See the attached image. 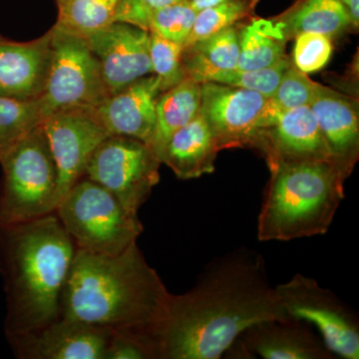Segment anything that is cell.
Instances as JSON below:
<instances>
[{
	"instance_id": "cell-25",
	"label": "cell",
	"mask_w": 359,
	"mask_h": 359,
	"mask_svg": "<svg viewBox=\"0 0 359 359\" xmlns=\"http://www.w3.org/2000/svg\"><path fill=\"white\" fill-rule=\"evenodd\" d=\"M41 122L39 100L21 101L0 96V160Z\"/></svg>"
},
{
	"instance_id": "cell-4",
	"label": "cell",
	"mask_w": 359,
	"mask_h": 359,
	"mask_svg": "<svg viewBox=\"0 0 359 359\" xmlns=\"http://www.w3.org/2000/svg\"><path fill=\"white\" fill-rule=\"evenodd\" d=\"M257 218L261 242L325 235L344 198V178L330 161L276 162Z\"/></svg>"
},
{
	"instance_id": "cell-36",
	"label": "cell",
	"mask_w": 359,
	"mask_h": 359,
	"mask_svg": "<svg viewBox=\"0 0 359 359\" xmlns=\"http://www.w3.org/2000/svg\"><path fill=\"white\" fill-rule=\"evenodd\" d=\"M340 1H341V2H346V0H340Z\"/></svg>"
},
{
	"instance_id": "cell-32",
	"label": "cell",
	"mask_w": 359,
	"mask_h": 359,
	"mask_svg": "<svg viewBox=\"0 0 359 359\" xmlns=\"http://www.w3.org/2000/svg\"><path fill=\"white\" fill-rule=\"evenodd\" d=\"M105 359H157L150 335L131 330L113 332Z\"/></svg>"
},
{
	"instance_id": "cell-34",
	"label": "cell",
	"mask_w": 359,
	"mask_h": 359,
	"mask_svg": "<svg viewBox=\"0 0 359 359\" xmlns=\"http://www.w3.org/2000/svg\"><path fill=\"white\" fill-rule=\"evenodd\" d=\"M346 7L347 13H348L349 20H351V29H358L359 27V0H346L344 2Z\"/></svg>"
},
{
	"instance_id": "cell-37",
	"label": "cell",
	"mask_w": 359,
	"mask_h": 359,
	"mask_svg": "<svg viewBox=\"0 0 359 359\" xmlns=\"http://www.w3.org/2000/svg\"><path fill=\"white\" fill-rule=\"evenodd\" d=\"M56 1H57V0H56Z\"/></svg>"
},
{
	"instance_id": "cell-24",
	"label": "cell",
	"mask_w": 359,
	"mask_h": 359,
	"mask_svg": "<svg viewBox=\"0 0 359 359\" xmlns=\"http://www.w3.org/2000/svg\"><path fill=\"white\" fill-rule=\"evenodd\" d=\"M55 25L68 32L88 36L114 22L119 0H57Z\"/></svg>"
},
{
	"instance_id": "cell-23",
	"label": "cell",
	"mask_w": 359,
	"mask_h": 359,
	"mask_svg": "<svg viewBox=\"0 0 359 359\" xmlns=\"http://www.w3.org/2000/svg\"><path fill=\"white\" fill-rule=\"evenodd\" d=\"M238 69L268 67L287 56V33L280 21L252 18L240 26Z\"/></svg>"
},
{
	"instance_id": "cell-22",
	"label": "cell",
	"mask_w": 359,
	"mask_h": 359,
	"mask_svg": "<svg viewBox=\"0 0 359 359\" xmlns=\"http://www.w3.org/2000/svg\"><path fill=\"white\" fill-rule=\"evenodd\" d=\"M275 18L282 23L289 40L302 33L332 39L351 29L346 7L340 0H297Z\"/></svg>"
},
{
	"instance_id": "cell-13",
	"label": "cell",
	"mask_w": 359,
	"mask_h": 359,
	"mask_svg": "<svg viewBox=\"0 0 359 359\" xmlns=\"http://www.w3.org/2000/svg\"><path fill=\"white\" fill-rule=\"evenodd\" d=\"M113 330L59 318L44 327L7 337L23 359H105Z\"/></svg>"
},
{
	"instance_id": "cell-7",
	"label": "cell",
	"mask_w": 359,
	"mask_h": 359,
	"mask_svg": "<svg viewBox=\"0 0 359 359\" xmlns=\"http://www.w3.org/2000/svg\"><path fill=\"white\" fill-rule=\"evenodd\" d=\"M50 30V70L39 99L42 120L61 111L96 109L109 93L86 37L56 25Z\"/></svg>"
},
{
	"instance_id": "cell-35",
	"label": "cell",
	"mask_w": 359,
	"mask_h": 359,
	"mask_svg": "<svg viewBox=\"0 0 359 359\" xmlns=\"http://www.w3.org/2000/svg\"><path fill=\"white\" fill-rule=\"evenodd\" d=\"M231 1V0H188L191 6L195 9L197 13L203 11V9L209 8V7L218 6L223 2Z\"/></svg>"
},
{
	"instance_id": "cell-33",
	"label": "cell",
	"mask_w": 359,
	"mask_h": 359,
	"mask_svg": "<svg viewBox=\"0 0 359 359\" xmlns=\"http://www.w3.org/2000/svg\"><path fill=\"white\" fill-rule=\"evenodd\" d=\"M182 1L184 0H119L115 21L148 30L149 22L156 11Z\"/></svg>"
},
{
	"instance_id": "cell-18",
	"label": "cell",
	"mask_w": 359,
	"mask_h": 359,
	"mask_svg": "<svg viewBox=\"0 0 359 359\" xmlns=\"http://www.w3.org/2000/svg\"><path fill=\"white\" fill-rule=\"evenodd\" d=\"M242 355L264 359H332L321 337L297 320H266L245 330L238 339ZM235 341V342H236Z\"/></svg>"
},
{
	"instance_id": "cell-2",
	"label": "cell",
	"mask_w": 359,
	"mask_h": 359,
	"mask_svg": "<svg viewBox=\"0 0 359 359\" xmlns=\"http://www.w3.org/2000/svg\"><path fill=\"white\" fill-rule=\"evenodd\" d=\"M170 295L137 243L116 255L77 249L60 318L151 337L164 318Z\"/></svg>"
},
{
	"instance_id": "cell-10",
	"label": "cell",
	"mask_w": 359,
	"mask_h": 359,
	"mask_svg": "<svg viewBox=\"0 0 359 359\" xmlns=\"http://www.w3.org/2000/svg\"><path fill=\"white\" fill-rule=\"evenodd\" d=\"M268 97L238 87L201 83L202 116L219 151L250 147L263 129Z\"/></svg>"
},
{
	"instance_id": "cell-20",
	"label": "cell",
	"mask_w": 359,
	"mask_h": 359,
	"mask_svg": "<svg viewBox=\"0 0 359 359\" xmlns=\"http://www.w3.org/2000/svg\"><path fill=\"white\" fill-rule=\"evenodd\" d=\"M240 26L226 28L193 43L184 45L182 60L186 76L204 83L216 73L237 68L240 57Z\"/></svg>"
},
{
	"instance_id": "cell-17",
	"label": "cell",
	"mask_w": 359,
	"mask_h": 359,
	"mask_svg": "<svg viewBox=\"0 0 359 359\" xmlns=\"http://www.w3.org/2000/svg\"><path fill=\"white\" fill-rule=\"evenodd\" d=\"M161 93L158 77L148 75L108 97L94 113L110 135L148 144L154 131L156 105Z\"/></svg>"
},
{
	"instance_id": "cell-30",
	"label": "cell",
	"mask_w": 359,
	"mask_h": 359,
	"mask_svg": "<svg viewBox=\"0 0 359 359\" xmlns=\"http://www.w3.org/2000/svg\"><path fill=\"white\" fill-rule=\"evenodd\" d=\"M197 14L188 0L172 4L153 14L148 32H156L165 39L184 45L192 32Z\"/></svg>"
},
{
	"instance_id": "cell-31",
	"label": "cell",
	"mask_w": 359,
	"mask_h": 359,
	"mask_svg": "<svg viewBox=\"0 0 359 359\" xmlns=\"http://www.w3.org/2000/svg\"><path fill=\"white\" fill-rule=\"evenodd\" d=\"M292 63L302 72L309 74L323 69L332 57V39L318 33H302L295 37Z\"/></svg>"
},
{
	"instance_id": "cell-3",
	"label": "cell",
	"mask_w": 359,
	"mask_h": 359,
	"mask_svg": "<svg viewBox=\"0 0 359 359\" xmlns=\"http://www.w3.org/2000/svg\"><path fill=\"white\" fill-rule=\"evenodd\" d=\"M76 252L54 212L25 223L0 226L7 337L37 330L60 318Z\"/></svg>"
},
{
	"instance_id": "cell-5",
	"label": "cell",
	"mask_w": 359,
	"mask_h": 359,
	"mask_svg": "<svg viewBox=\"0 0 359 359\" xmlns=\"http://www.w3.org/2000/svg\"><path fill=\"white\" fill-rule=\"evenodd\" d=\"M0 226L40 218L55 211L57 170L41 124L0 160Z\"/></svg>"
},
{
	"instance_id": "cell-26",
	"label": "cell",
	"mask_w": 359,
	"mask_h": 359,
	"mask_svg": "<svg viewBox=\"0 0 359 359\" xmlns=\"http://www.w3.org/2000/svg\"><path fill=\"white\" fill-rule=\"evenodd\" d=\"M316 84L292 63L283 74L275 93L266 101L263 129L271 126L280 113L311 105Z\"/></svg>"
},
{
	"instance_id": "cell-12",
	"label": "cell",
	"mask_w": 359,
	"mask_h": 359,
	"mask_svg": "<svg viewBox=\"0 0 359 359\" xmlns=\"http://www.w3.org/2000/svg\"><path fill=\"white\" fill-rule=\"evenodd\" d=\"M86 39L100 66L109 96L153 74L148 30L114 21Z\"/></svg>"
},
{
	"instance_id": "cell-29",
	"label": "cell",
	"mask_w": 359,
	"mask_h": 359,
	"mask_svg": "<svg viewBox=\"0 0 359 359\" xmlns=\"http://www.w3.org/2000/svg\"><path fill=\"white\" fill-rule=\"evenodd\" d=\"M149 32L153 74L159 79L161 92L167 91L187 78L182 60L183 45L165 39L156 32Z\"/></svg>"
},
{
	"instance_id": "cell-9",
	"label": "cell",
	"mask_w": 359,
	"mask_h": 359,
	"mask_svg": "<svg viewBox=\"0 0 359 359\" xmlns=\"http://www.w3.org/2000/svg\"><path fill=\"white\" fill-rule=\"evenodd\" d=\"M275 289L290 320L313 325L334 355L359 358L358 316L334 292L302 273Z\"/></svg>"
},
{
	"instance_id": "cell-11",
	"label": "cell",
	"mask_w": 359,
	"mask_h": 359,
	"mask_svg": "<svg viewBox=\"0 0 359 359\" xmlns=\"http://www.w3.org/2000/svg\"><path fill=\"white\" fill-rule=\"evenodd\" d=\"M41 126L57 170V205L72 186L83 178L90 157L110 134L97 119L94 109L54 113L42 120Z\"/></svg>"
},
{
	"instance_id": "cell-8",
	"label": "cell",
	"mask_w": 359,
	"mask_h": 359,
	"mask_svg": "<svg viewBox=\"0 0 359 359\" xmlns=\"http://www.w3.org/2000/svg\"><path fill=\"white\" fill-rule=\"evenodd\" d=\"M161 164L145 142L110 135L90 157L84 177L112 194L127 211L138 215L159 183Z\"/></svg>"
},
{
	"instance_id": "cell-27",
	"label": "cell",
	"mask_w": 359,
	"mask_h": 359,
	"mask_svg": "<svg viewBox=\"0 0 359 359\" xmlns=\"http://www.w3.org/2000/svg\"><path fill=\"white\" fill-rule=\"evenodd\" d=\"M259 2V0H231L203 9L198 13L192 32L184 45L247 22L256 16L255 13Z\"/></svg>"
},
{
	"instance_id": "cell-21",
	"label": "cell",
	"mask_w": 359,
	"mask_h": 359,
	"mask_svg": "<svg viewBox=\"0 0 359 359\" xmlns=\"http://www.w3.org/2000/svg\"><path fill=\"white\" fill-rule=\"evenodd\" d=\"M201 83L187 77L173 88L162 92L156 105V122L149 147L159 158L172 135L200 114ZM160 160V159H159Z\"/></svg>"
},
{
	"instance_id": "cell-14",
	"label": "cell",
	"mask_w": 359,
	"mask_h": 359,
	"mask_svg": "<svg viewBox=\"0 0 359 359\" xmlns=\"http://www.w3.org/2000/svg\"><path fill=\"white\" fill-rule=\"evenodd\" d=\"M250 148L257 149L268 165L304 161L332 162L309 106L280 113L271 126L257 133Z\"/></svg>"
},
{
	"instance_id": "cell-1",
	"label": "cell",
	"mask_w": 359,
	"mask_h": 359,
	"mask_svg": "<svg viewBox=\"0 0 359 359\" xmlns=\"http://www.w3.org/2000/svg\"><path fill=\"white\" fill-rule=\"evenodd\" d=\"M273 320H290L263 257L241 249L210 264L192 290L171 294L151 337L157 359H217L248 328Z\"/></svg>"
},
{
	"instance_id": "cell-28",
	"label": "cell",
	"mask_w": 359,
	"mask_h": 359,
	"mask_svg": "<svg viewBox=\"0 0 359 359\" xmlns=\"http://www.w3.org/2000/svg\"><path fill=\"white\" fill-rule=\"evenodd\" d=\"M292 65V58L287 55L268 67L250 70L235 68L222 71L210 77L207 82H216L238 88L252 90L269 98L275 93L283 74Z\"/></svg>"
},
{
	"instance_id": "cell-6",
	"label": "cell",
	"mask_w": 359,
	"mask_h": 359,
	"mask_svg": "<svg viewBox=\"0 0 359 359\" xmlns=\"http://www.w3.org/2000/svg\"><path fill=\"white\" fill-rule=\"evenodd\" d=\"M54 212L78 250L96 254H119L137 243L143 231L138 215L85 177L59 201Z\"/></svg>"
},
{
	"instance_id": "cell-19",
	"label": "cell",
	"mask_w": 359,
	"mask_h": 359,
	"mask_svg": "<svg viewBox=\"0 0 359 359\" xmlns=\"http://www.w3.org/2000/svg\"><path fill=\"white\" fill-rule=\"evenodd\" d=\"M219 152L216 140L200 114L172 135L159 159L181 180L198 179L215 171Z\"/></svg>"
},
{
	"instance_id": "cell-15",
	"label": "cell",
	"mask_w": 359,
	"mask_h": 359,
	"mask_svg": "<svg viewBox=\"0 0 359 359\" xmlns=\"http://www.w3.org/2000/svg\"><path fill=\"white\" fill-rule=\"evenodd\" d=\"M332 156L347 180L359 159L358 100L318 83L311 105Z\"/></svg>"
},
{
	"instance_id": "cell-16",
	"label": "cell",
	"mask_w": 359,
	"mask_h": 359,
	"mask_svg": "<svg viewBox=\"0 0 359 359\" xmlns=\"http://www.w3.org/2000/svg\"><path fill=\"white\" fill-rule=\"evenodd\" d=\"M51 30L28 42L0 34V96L39 100L46 87L52 60Z\"/></svg>"
}]
</instances>
